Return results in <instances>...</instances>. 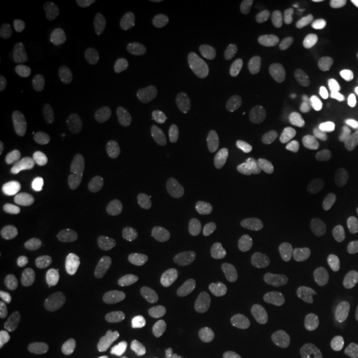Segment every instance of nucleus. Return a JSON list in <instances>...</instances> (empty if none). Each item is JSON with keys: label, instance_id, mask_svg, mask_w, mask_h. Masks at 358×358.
Wrapping results in <instances>:
<instances>
[{"label": "nucleus", "instance_id": "12", "mask_svg": "<svg viewBox=\"0 0 358 358\" xmlns=\"http://www.w3.org/2000/svg\"><path fill=\"white\" fill-rule=\"evenodd\" d=\"M213 51V38L205 28L195 26L189 35L187 53L192 69L201 71L208 62Z\"/></svg>", "mask_w": 358, "mask_h": 358}, {"label": "nucleus", "instance_id": "23", "mask_svg": "<svg viewBox=\"0 0 358 358\" xmlns=\"http://www.w3.org/2000/svg\"><path fill=\"white\" fill-rule=\"evenodd\" d=\"M256 133H257V127L255 121L251 117L241 115L231 122L227 137L232 146H241L245 142L254 140Z\"/></svg>", "mask_w": 358, "mask_h": 358}, {"label": "nucleus", "instance_id": "10", "mask_svg": "<svg viewBox=\"0 0 358 358\" xmlns=\"http://www.w3.org/2000/svg\"><path fill=\"white\" fill-rule=\"evenodd\" d=\"M303 272L309 282L319 291L328 292L333 288V278L329 267L322 257L313 251H306L301 257Z\"/></svg>", "mask_w": 358, "mask_h": 358}, {"label": "nucleus", "instance_id": "14", "mask_svg": "<svg viewBox=\"0 0 358 358\" xmlns=\"http://www.w3.org/2000/svg\"><path fill=\"white\" fill-rule=\"evenodd\" d=\"M255 103L271 112H282L292 106V96L287 90L279 85H263L257 87L254 92Z\"/></svg>", "mask_w": 358, "mask_h": 358}, {"label": "nucleus", "instance_id": "3", "mask_svg": "<svg viewBox=\"0 0 358 358\" xmlns=\"http://www.w3.org/2000/svg\"><path fill=\"white\" fill-rule=\"evenodd\" d=\"M69 328L71 325L65 316L52 313L28 328L22 338V345L31 349L40 345L43 341L64 338L69 333Z\"/></svg>", "mask_w": 358, "mask_h": 358}, {"label": "nucleus", "instance_id": "38", "mask_svg": "<svg viewBox=\"0 0 358 358\" xmlns=\"http://www.w3.org/2000/svg\"><path fill=\"white\" fill-rule=\"evenodd\" d=\"M124 272H125V273H129V272H130V268H128V267H127V268L124 269Z\"/></svg>", "mask_w": 358, "mask_h": 358}, {"label": "nucleus", "instance_id": "5", "mask_svg": "<svg viewBox=\"0 0 358 358\" xmlns=\"http://www.w3.org/2000/svg\"><path fill=\"white\" fill-rule=\"evenodd\" d=\"M27 122L31 127L44 128L52 125L56 113L52 106L50 92L44 85H35L29 90L26 103Z\"/></svg>", "mask_w": 358, "mask_h": 358}, {"label": "nucleus", "instance_id": "37", "mask_svg": "<svg viewBox=\"0 0 358 358\" xmlns=\"http://www.w3.org/2000/svg\"><path fill=\"white\" fill-rule=\"evenodd\" d=\"M69 358H87L85 356H83V355H73V356H71Z\"/></svg>", "mask_w": 358, "mask_h": 358}, {"label": "nucleus", "instance_id": "11", "mask_svg": "<svg viewBox=\"0 0 358 358\" xmlns=\"http://www.w3.org/2000/svg\"><path fill=\"white\" fill-rule=\"evenodd\" d=\"M269 41L271 34L268 27L264 24H254L244 34L241 41V53L245 60L254 62L268 53Z\"/></svg>", "mask_w": 358, "mask_h": 358}, {"label": "nucleus", "instance_id": "13", "mask_svg": "<svg viewBox=\"0 0 358 358\" xmlns=\"http://www.w3.org/2000/svg\"><path fill=\"white\" fill-rule=\"evenodd\" d=\"M223 231L222 217L215 213H207L196 217L190 226V238L198 245H207L215 242Z\"/></svg>", "mask_w": 358, "mask_h": 358}, {"label": "nucleus", "instance_id": "4", "mask_svg": "<svg viewBox=\"0 0 358 358\" xmlns=\"http://www.w3.org/2000/svg\"><path fill=\"white\" fill-rule=\"evenodd\" d=\"M133 250L143 267H158L165 257V243L153 227H143L133 239Z\"/></svg>", "mask_w": 358, "mask_h": 358}, {"label": "nucleus", "instance_id": "8", "mask_svg": "<svg viewBox=\"0 0 358 358\" xmlns=\"http://www.w3.org/2000/svg\"><path fill=\"white\" fill-rule=\"evenodd\" d=\"M234 231L236 243L247 254H256L263 245V232L252 217L245 214H236L234 217Z\"/></svg>", "mask_w": 358, "mask_h": 358}, {"label": "nucleus", "instance_id": "15", "mask_svg": "<svg viewBox=\"0 0 358 358\" xmlns=\"http://www.w3.org/2000/svg\"><path fill=\"white\" fill-rule=\"evenodd\" d=\"M213 303L217 313L223 317H232L241 308V296L235 284L217 282L213 288Z\"/></svg>", "mask_w": 358, "mask_h": 358}, {"label": "nucleus", "instance_id": "25", "mask_svg": "<svg viewBox=\"0 0 358 358\" xmlns=\"http://www.w3.org/2000/svg\"><path fill=\"white\" fill-rule=\"evenodd\" d=\"M26 69V63L22 52L16 47H7L1 52L0 73L7 78L20 76Z\"/></svg>", "mask_w": 358, "mask_h": 358}, {"label": "nucleus", "instance_id": "32", "mask_svg": "<svg viewBox=\"0 0 358 358\" xmlns=\"http://www.w3.org/2000/svg\"><path fill=\"white\" fill-rule=\"evenodd\" d=\"M165 355H166V348L155 349V348L143 346L137 352L136 358H165Z\"/></svg>", "mask_w": 358, "mask_h": 358}, {"label": "nucleus", "instance_id": "26", "mask_svg": "<svg viewBox=\"0 0 358 358\" xmlns=\"http://www.w3.org/2000/svg\"><path fill=\"white\" fill-rule=\"evenodd\" d=\"M29 141L38 152L41 154H47V155L59 153L63 146L62 137L57 133L47 130V129L35 130L31 134Z\"/></svg>", "mask_w": 358, "mask_h": 358}, {"label": "nucleus", "instance_id": "31", "mask_svg": "<svg viewBox=\"0 0 358 358\" xmlns=\"http://www.w3.org/2000/svg\"><path fill=\"white\" fill-rule=\"evenodd\" d=\"M13 173V157L7 152L1 150L0 153V182L4 183L8 180Z\"/></svg>", "mask_w": 358, "mask_h": 358}, {"label": "nucleus", "instance_id": "33", "mask_svg": "<svg viewBox=\"0 0 358 358\" xmlns=\"http://www.w3.org/2000/svg\"><path fill=\"white\" fill-rule=\"evenodd\" d=\"M7 299H8V288L4 282H1L0 284V309L4 308Z\"/></svg>", "mask_w": 358, "mask_h": 358}, {"label": "nucleus", "instance_id": "9", "mask_svg": "<svg viewBox=\"0 0 358 358\" xmlns=\"http://www.w3.org/2000/svg\"><path fill=\"white\" fill-rule=\"evenodd\" d=\"M101 84L106 90H124L130 85L133 80V71L128 60L122 56H113L105 62L100 72Z\"/></svg>", "mask_w": 358, "mask_h": 358}, {"label": "nucleus", "instance_id": "17", "mask_svg": "<svg viewBox=\"0 0 358 358\" xmlns=\"http://www.w3.org/2000/svg\"><path fill=\"white\" fill-rule=\"evenodd\" d=\"M170 115L177 127L189 130L196 124L199 112L196 103L190 97L177 96L170 103Z\"/></svg>", "mask_w": 358, "mask_h": 358}, {"label": "nucleus", "instance_id": "29", "mask_svg": "<svg viewBox=\"0 0 358 358\" xmlns=\"http://www.w3.org/2000/svg\"><path fill=\"white\" fill-rule=\"evenodd\" d=\"M27 52L31 63L44 64L51 56V45L41 38H29L27 41Z\"/></svg>", "mask_w": 358, "mask_h": 358}, {"label": "nucleus", "instance_id": "35", "mask_svg": "<svg viewBox=\"0 0 358 358\" xmlns=\"http://www.w3.org/2000/svg\"><path fill=\"white\" fill-rule=\"evenodd\" d=\"M183 358H207L206 357L203 353H201V352H192V353H189L186 357Z\"/></svg>", "mask_w": 358, "mask_h": 358}, {"label": "nucleus", "instance_id": "39", "mask_svg": "<svg viewBox=\"0 0 358 358\" xmlns=\"http://www.w3.org/2000/svg\"><path fill=\"white\" fill-rule=\"evenodd\" d=\"M338 358H350V357H348V356H340V357Z\"/></svg>", "mask_w": 358, "mask_h": 358}, {"label": "nucleus", "instance_id": "27", "mask_svg": "<svg viewBox=\"0 0 358 358\" xmlns=\"http://www.w3.org/2000/svg\"><path fill=\"white\" fill-rule=\"evenodd\" d=\"M338 279L343 285H352L357 279L358 262L357 256L350 250L346 248L338 256Z\"/></svg>", "mask_w": 358, "mask_h": 358}, {"label": "nucleus", "instance_id": "20", "mask_svg": "<svg viewBox=\"0 0 358 358\" xmlns=\"http://www.w3.org/2000/svg\"><path fill=\"white\" fill-rule=\"evenodd\" d=\"M338 38L337 35L327 28H317L308 34L306 38V48L310 55L324 56L332 51L337 45Z\"/></svg>", "mask_w": 358, "mask_h": 358}, {"label": "nucleus", "instance_id": "22", "mask_svg": "<svg viewBox=\"0 0 358 358\" xmlns=\"http://www.w3.org/2000/svg\"><path fill=\"white\" fill-rule=\"evenodd\" d=\"M65 317L72 328L78 332H88L96 325V316L90 307L83 303H72L66 307Z\"/></svg>", "mask_w": 358, "mask_h": 358}, {"label": "nucleus", "instance_id": "34", "mask_svg": "<svg viewBox=\"0 0 358 358\" xmlns=\"http://www.w3.org/2000/svg\"><path fill=\"white\" fill-rule=\"evenodd\" d=\"M352 207H353V210H355V213H356V215L358 217V186L355 189V192H353V196H352Z\"/></svg>", "mask_w": 358, "mask_h": 358}, {"label": "nucleus", "instance_id": "7", "mask_svg": "<svg viewBox=\"0 0 358 358\" xmlns=\"http://www.w3.org/2000/svg\"><path fill=\"white\" fill-rule=\"evenodd\" d=\"M87 15L92 26V35L99 41H105L112 38L118 29V15L113 8L103 3L92 4L87 11Z\"/></svg>", "mask_w": 358, "mask_h": 358}, {"label": "nucleus", "instance_id": "6", "mask_svg": "<svg viewBox=\"0 0 358 358\" xmlns=\"http://www.w3.org/2000/svg\"><path fill=\"white\" fill-rule=\"evenodd\" d=\"M170 336V321L162 308H153L146 316L141 332L142 345L162 349L166 348Z\"/></svg>", "mask_w": 358, "mask_h": 358}, {"label": "nucleus", "instance_id": "30", "mask_svg": "<svg viewBox=\"0 0 358 358\" xmlns=\"http://www.w3.org/2000/svg\"><path fill=\"white\" fill-rule=\"evenodd\" d=\"M192 4V0H154V8L165 16L182 11Z\"/></svg>", "mask_w": 358, "mask_h": 358}, {"label": "nucleus", "instance_id": "2", "mask_svg": "<svg viewBox=\"0 0 358 358\" xmlns=\"http://www.w3.org/2000/svg\"><path fill=\"white\" fill-rule=\"evenodd\" d=\"M315 192V179L308 171H297L291 176L279 178L273 185V192L278 201L287 207L303 203Z\"/></svg>", "mask_w": 358, "mask_h": 358}, {"label": "nucleus", "instance_id": "19", "mask_svg": "<svg viewBox=\"0 0 358 358\" xmlns=\"http://www.w3.org/2000/svg\"><path fill=\"white\" fill-rule=\"evenodd\" d=\"M65 174L73 183H83L90 174V155L83 149L71 150L65 158Z\"/></svg>", "mask_w": 358, "mask_h": 358}, {"label": "nucleus", "instance_id": "18", "mask_svg": "<svg viewBox=\"0 0 358 358\" xmlns=\"http://www.w3.org/2000/svg\"><path fill=\"white\" fill-rule=\"evenodd\" d=\"M87 232L94 247H105L109 242V227L103 211L99 207H90L85 217Z\"/></svg>", "mask_w": 358, "mask_h": 358}, {"label": "nucleus", "instance_id": "36", "mask_svg": "<svg viewBox=\"0 0 358 358\" xmlns=\"http://www.w3.org/2000/svg\"><path fill=\"white\" fill-rule=\"evenodd\" d=\"M303 3H306V4H322L324 1L322 0H303Z\"/></svg>", "mask_w": 358, "mask_h": 358}, {"label": "nucleus", "instance_id": "24", "mask_svg": "<svg viewBox=\"0 0 358 358\" xmlns=\"http://www.w3.org/2000/svg\"><path fill=\"white\" fill-rule=\"evenodd\" d=\"M41 316V306L38 300H27L15 308L11 315V324L16 329L32 327L38 322Z\"/></svg>", "mask_w": 358, "mask_h": 358}, {"label": "nucleus", "instance_id": "28", "mask_svg": "<svg viewBox=\"0 0 358 358\" xmlns=\"http://www.w3.org/2000/svg\"><path fill=\"white\" fill-rule=\"evenodd\" d=\"M306 238L316 247H328L332 243L333 232L331 229L320 220H309L304 226Z\"/></svg>", "mask_w": 358, "mask_h": 358}, {"label": "nucleus", "instance_id": "16", "mask_svg": "<svg viewBox=\"0 0 358 358\" xmlns=\"http://www.w3.org/2000/svg\"><path fill=\"white\" fill-rule=\"evenodd\" d=\"M117 149L124 165L131 169H137L143 165L146 153L141 138L137 134L131 131L121 133L117 141Z\"/></svg>", "mask_w": 358, "mask_h": 358}, {"label": "nucleus", "instance_id": "1", "mask_svg": "<svg viewBox=\"0 0 358 358\" xmlns=\"http://www.w3.org/2000/svg\"><path fill=\"white\" fill-rule=\"evenodd\" d=\"M27 254L32 267L38 272H48L53 263V243L48 230L38 222L27 223L24 229Z\"/></svg>", "mask_w": 358, "mask_h": 358}, {"label": "nucleus", "instance_id": "21", "mask_svg": "<svg viewBox=\"0 0 358 358\" xmlns=\"http://www.w3.org/2000/svg\"><path fill=\"white\" fill-rule=\"evenodd\" d=\"M68 280L78 289H93L101 282V275L93 266L78 263L68 271Z\"/></svg>", "mask_w": 358, "mask_h": 358}]
</instances>
